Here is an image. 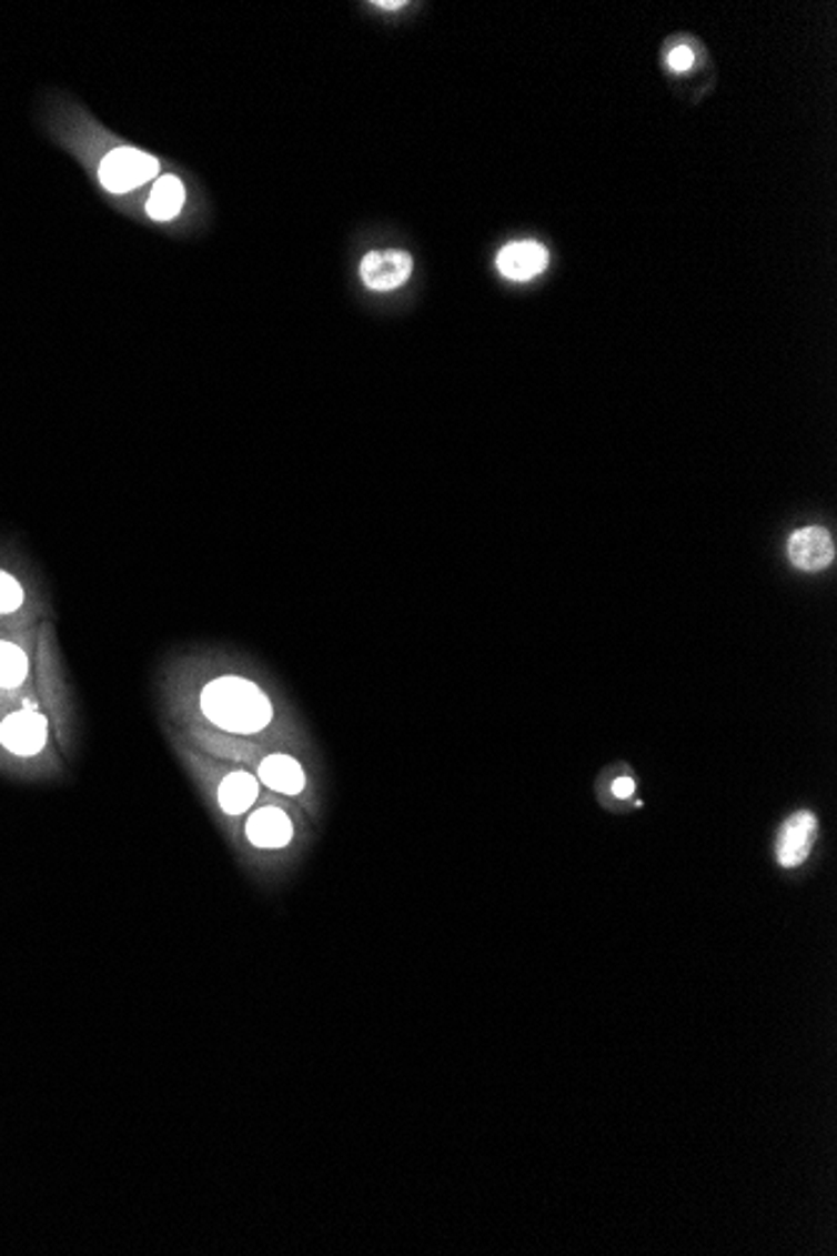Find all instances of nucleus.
I'll use <instances>...</instances> for the list:
<instances>
[{
	"instance_id": "f257e3e1",
	"label": "nucleus",
	"mask_w": 837,
	"mask_h": 1256,
	"mask_svg": "<svg viewBox=\"0 0 837 1256\" xmlns=\"http://www.w3.org/2000/svg\"><path fill=\"white\" fill-rule=\"evenodd\" d=\"M201 710L213 725L239 735L261 733L274 715L264 690L233 675L211 680L201 690Z\"/></svg>"
},
{
	"instance_id": "f03ea898",
	"label": "nucleus",
	"mask_w": 837,
	"mask_h": 1256,
	"mask_svg": "<svg viewBox=\"0 0 837 1256\" xmlns=\"http://www.w3.org/2000/svg\"><path fill=\"white\" fill-rule=\"evenodd\" d=\"M155 173H159V161L153 155L131 149V145H121L101 161L99 179L113 193H129L151 181Z\"/></svg>"
},
{
	"instance_id": "7ed1b4c3",
	"label": "nucleus",
	"mask_w": 837,
	"mask_h": 1256,
	"mask_svg": "<svg viewBox=\"0 0 837 1256\" xmlns=\"http://www.w3.org/2000/svg\"><path fill=\"white\" fill-rule=\"evenodd\" d=\"M412 257L402 249H379L369 251L359 267V274L366 289L372 291H394L404 287L409 277H412Z\"/></svg>"
},
{
	"instance_id": "20e7f679",
	"label": "nucleus",
	"mask_w": 837,
	"mask_h": 1256,
	"mask_svg": "<svg viewBox=\"0 0 837 1256\" xmlns=\"http://www.w3.org/2000/svg\"><path fill=\"white\" fill-rule=\"evenodd\" d=\"M817 841V817L807 811L795 813L790 821L780 827L777 835V863L785 868L803 865Z\"/></svg>"
},
{
	"instance_id": "39448f33",
	"label": "nucleus",
	"mask_w": 837,
	"mask_h": 1256,
	"mask_svg": "<svg viewBox=\"0 0 837 1256\" xmlns=\"http://www.w3.org/2000/svg\"><path fill=\"white\" fill-rule=\"evenodd\" d=\"M787 557L803 572H820L835 560V544L830 532L823 527L797 530L787 542Z\"/></svg>"
},
{
	"instance_id": "423d86ee",
	"label": "nucleus",
	"mask_w": 837,
	"mask_h": 1256,
	"mask_svg": "<svg viewBox=\"0 0 837 1256\" xmlns=\"http://www.w3.org/2000/svg\"><path fill=\"white\" fill-rule=\"evenodd\" d=\"M48 725L46 720L31 713V710H21V713L8 715L0 723V743H3L16 755H36L41 753L46 745Z\"/></svg>"
},
{
	"instance_id": "0eeeda50",
	"label": "nucleus",
	"mask_w": 837,
	"mask_h": 1256,
	"mask_svg": "<svg viewBox=\"0 0 837 1256\" xmlns=\"http://www.w3.org/2000/svg\"><path fill=\"white\" fill-rule=\"evenodd\" d=\"M547 249L537 241H514L496 257V269L510 281H532L547 269Z\"/></svg>"
},
{
	"instance_id": "6e6552de",
	"label": "nucleus",
	"mask_w": 837,
	"mask_h": 1256,
	"mask_svg": "<svg viewBox=\"0 0 837 1256\" xmlns=\"http://www.w3.org/2000/svg\"><path fill=\"white\" fill-rule=\"evenodd\" d=\"M291 835H294V825L281 807H261L246 823V837L256 848H284Z\"/></svg>"
},
{
	"instance_id": "1a4fd4ad",
	"label": "nucleus",
	"mask_w": 837,
	"mask_h": 1256,
	"mask_svg": "<svg viewBox=\"0 0 837 1256\" xmlns=\"http://www.w3.org/2000/svg\"><path fill=\"white\" fill-rule=\"evenodd\" d=\"M259 777L261 783L271 787V791L284 795H296L304 791L306 785L304 767H301L291 755H269L259 767Z\"/></svg>"
},
{
	"instance_id": "9d476101",
	"label": "nucleus",
	"mask_w": 837,
	"mask_h": 1256,
	"mask_svg": "<svg viewBox=\"0 0 837 1256\" xmlns=\"http://www.w3.org/2000/svg\"><path fill=\"white\" fill-rule=\"evenodd\" d=\"M259 797V781L246 771H233L221 781L219 803L229 815L246 813Z\"/></svg>"
},
{
	"instance_id": "9b49d317",
	"label": "nucleus",
	"mask_w": 837,
	"mask_h": 1256,
	"mask_svg": "<svg viewBox=\"0 0 837 1256\" xmlns=\"http://www.w3.org/2000/svg\"><path fill=\"white\" fill-rule=\"evenodd\" d=\"M183 201H186V187H183V181L177 177H161L155 181L149 203H145V211H149V217L155 221H171L181 213Z\"/></svg>"
},
{
	"instance_id": "f8f14e48",
	"label": "nucleus",
	"mask_w": 837,
	"mask_h": 1256,
	"mask_svg": "<svg viewBox=\"0 0 837 1256\" xmlns=\"http://www.w3.org/2000/svg\"><path fill=\"white\" fill-rule=\"evenodd\" d=\"M28 675V660L13 642H0V685L16 687Z\"/></svg>"
},
{
	"instance_id": "ddd939ff",
	"label": "nucleus",
	"mask_w": 837,
	"mask_h": 1256,
	"mask_svg": "<svg viewBox=\"0 0 837 1256\" xmlns=\"http://www.w3.org/2000/svg\"><path fill=\"white\" fill-rule=\"evenodd\" d=\"M21 602H23L21 584H18L8 572H0V612H13L21 607Z\"/></svg>"
},
{
	"instance_id": "4468645a",
	"label": "nucleus",
	"mask_w": 837,
	"mask_h": 1256,
	"mask_svg": "<svg viewBox=\"0 0 837 1256\" xmlns=\"http://www.w3.org/2000/svg\"><path fill=\"white\" fill-rule=\"evenodd\" d=\"M695 63V53L689 46H675L667 56V66L673 73H687Z\"/></svg>"
},
{
	"instance_id": "2eb2a0df",
	"label": "nucleus",
	"mask_w": 837,
	"mask_h": 1256,
	"mask_svg": "<svg viewBox=\"0 0 837 1256\" xmlns=\"http://www.w3.org/2000/svg\"><path fill=\"white\" fill-rule=\"evenodd\" d=\"M632 791H635V783H632L629 777H619V781H615V785H612V793L617 797H629Z\"/></svg>"
},
{
	"instance_id": "dca6fc26",
	"label": "nucleus",
	"mask_w": 837,
	"mask_h": 1256,
	"mask_svg": "<svg viewBox=\"0 0 837 1256\" xmlns=\"http://www.w3.org/2000/svg\"><path fill=\"white\" fill-rule=\"evenodd\" d=\"M379 8H386V11H396V8H404L402 0H394V3H376Z\"/></svg>"
}]
</instances>
